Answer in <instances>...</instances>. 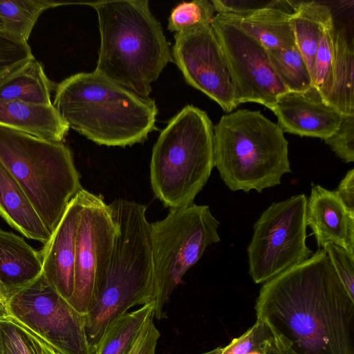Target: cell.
<instances>
[{
    "mask_svg": "<svg viewBox=\"0 0 354 354\" xmlns=\"http://www.w3.org/2000/svg\"><path fill=\"white\" fill-rule=\"evenodd\" d=\"M255 309L297 354H354V299L323 249L266 281Z\"/></svg>",
    "mask_w": 354,
    "mask_h": 354,
    "instance_id": "obj_1",
    "label": "cell"
},
{
    "mask_svg": "<svg viewBox=\"0 0 354 354\" xmlns=\"http://www.w3.org/2000/svg\"><path fill=\"white\" fill-rule=\"evenodd\" d=\"M100 46L95 71L148 98L151 84L173 60L170 44L147 0L91 2Z\"/></svg>",
    "mask_w": 354,
    "mask_h": 354,
    "instance_id": "obj_2",
    "label": "cell"
},
{
    "mask_svg": "<svg viewBox=\"0 0 354 354\" xmlns=\"http://www.w3.org/2000/svg\"><path fill=\"white\" fill-rule=\"evenodd\" d=\"M53 105L69 128L100 145L132 146L143 142L156 129L153 100L95 71L62 81L55 87Z\"/></svg>",
    "mask_w": 354,
    "mask_h": 354,
    "instance_id": "obj_3",
    "label": "cell"
},
{
    "mask_svg": "<svg viewBox=\"0 0 354 354\" xmlns=\"http://www.w3.org/2000/svg\"><path fill=\"white\" fill-rule=\"evenodd\" d=\"M214 160L232 192L261 193L291 173L283 132L259 111L239 109L221 117L214 127Z\"/></svg>",
    "mask_w": 354,
    "mask_h": 354,
    "instance_id": "obj_4",
    "label": "cell"
},
{
    "mask_svg": "<svg viewBox=\"0 0 354 354\" xmlns=\"http://www.w3.org/2000/svg\"><path fill=\"white\" fill-rule=\"evenodd\" d=\"M214 167L212 122L205 111L187 105L169 121L153 145V193L165 207H187L206 185Z\"/></svg>",
    "mask_w": 354,
    "mask_h": 354,
    "instance_id": "obj_5",
    "label": "cell"
},
{
    "mask_svg": "<svg viewBox=\"0 0 354 354\" xmlns=\"http://www.w3.org/2000/svg\"><path fill=\"white\" fill-rule=\"evenodd\" d=\"M0 160L52 234L71 201L83 189L70 149L63 142L0 124Z\"/></svg>",
    "mask_w": 354,
    "mask_h": 354,
    "instance_id": "obj_6",
    "label": "cell"
},
{
    "mask_svg": "<svg viewBox=\"0 0 354 354\" xmlns=\"http://www.w3.org/2000/svg\"><path fill=\"white\" fill-rule=\"evenodd\" d=\"M115 221L110 265L95 305L84 315L91 354L114 320L133 306L153 303L150 223L133 213L120 214Z\"/></svg>",
    "mask_w": 354,
    "mask_h": 354,
    "instance_id": "obj_7",
    "label": "cell"
},
{
    "mask_svg": "<svg viewBox=\"0 0 354 354\" xmlns=\"http://www.w3.org/2000/svg\"><path fill=\"white\" fill-rule=\"evenodd\" d=\"M219 224L209 206L194 203L169 209L165 218L150 223L154 317H165V305L183 275L221 241Z\"/></svg>",
    "mask_w": 354,
    "mask_h": 354,
    "instance_id": "obj_8",
    "label": "cell"
},
{
    "mask_svg": "<svg viewBox=\"0 0 354 354\" xmlns=\"http://www.w3.org/2000/svg\"><path fill=\"white\" fill-rule=\"evenodd\" d=\"M306 203L304 194L272 203L254 224L248 257L255 283H265L313 254L306 242Z\"/></svg>",
    "mask_w": 354,
    "mask_h": 354,
    "instance_id": "obj_9",
    "label": "cell"
},
{
    "mask_svg": "<svg viewBox=\"0 0 354 354\" xmlns=\"http://www.w3.org/2000/svg\"><path fill=\"white\" fill-rule=\"evenodd\" d=\"M6 310L62 354H91L84 315L75 310L42 273L9 297Z\"/></svg>",
    "mask_w": 354,
    "mask_h": 354,
    "instance_id": "obj_10",
    "label": "cell"
},
{
    "mask_svg": "<svg viewBox=\"0 0 354 354\" xmlns=\"http://www.w3.org/2000/svg\"><path fill=\"white\" fill-rule=\"evenodd\" d=\"M118 226L109 205L83 190V203L77 230L74 287L68 301L86 315L93 307L107 273Z\"/></svg>",
    "mask_w": 354,
    "mask_h": 354,
    "instance_id": "obj_11",
    "label": "cell"
},
{
    "mask_svg": "<svg viewBox=\"0 0 354 354\" xmlns=\"http://www.w3.org/2000/svg\"><path fill=\"white\" fill-rule=\"evenodd\" d=\"M211 26L227 64L237 106L257 102L272 111L288 90L276 74L268 50L220 14H216Z\"/></svg>",
    "mask_w": 354,
    "mask_h": 354,
    "instance_id": "obj_12",
    "label": "cell"
},
{
    "mask_svg": "<svg viewBox=\"0 0 354 354\" xmlns=\"http://www.w3.org/2000/svg\"><path fill=\"white\" fill-rule=\"evenodd\" d=\"M171 54L187 83L216 102L223 111L236 106L227 64L211 25L175 33Z\"/></svg>",
    "mask_w": 354,
    "mask_h": 354,
    "instance_id": "obj_13",
    "label": "cell"
},
{
    "mask_svg": "<svg viewBox=\"0 0 354 354\" xmlns=\"http://www.w3.org/2000/svg\"><path fill=\"white\" fill-rule=\"evenodd\" d=\"M272 111L283 132L324 140L337 130L343 117L323 100L314 86L304 92L281 95Z\"/></svg>",
    "mask_w": 354,
    "mask_h": 354,
    "instance_id": "obj_14",
    "label": "cell"
},
{
    "mask_svg": "<svg viewBox=\"0 0 354 354\" xmlns=\"http://www.w3.org/2000/svg\"><path fill=\"white\" fill-rule=\"evenodd\" d=\"M83 190L71 201L50 239L39 252L42 274L67 301L73 292L76 236L82 208Z\"/></svg>",
    "mask_w": 354,
    "mask_h": 354,
    "instance_id": "obj_15",
    "label": "cell"
},
{
    "mask_svg": "<svg viewBox=\"0 0 354 354\" xmlns=\"http://www.w3.org/2000/svg\"><path fill=\"white\" fill-rule=\"evenodd\" d=\"M306 223L312 230L319 249L332 243L354 253V212L344 204L336 190L312 183Z\"/></svg>",
    "mask_w": 354,
    "mask_h": 354,
    "instance_id": "obj_16",
    "label": "cell"
},
{
    "mask_svg": "<svg viewBox=\"0 0 354 354\" xmlns=\"http://www.w3.org/2000/svg\"><path fill=\"white\" fill-rule=\"evenodd\" d=\"M290 1H277L242 16L221 15L236 24L243 31L258 41L267 50L295 45Z\"/></svg>",
    "mask_w": 354,
    "mask_h": 354,
    "instance_id": "obj_17",
    "label": "cell"
},
{
    "mask_svg": "<svg viewBox=\"0 0 354 354\" xmlns=\"http://www.w3.org/2000/svg\"><path fill=\"white\" fill-rule=\"evenodd\" d=\"M41 273L39 252L23 238L0 229V288L7 299Z\"/></svg>",
    "mask_w": 354,
    "mask_h": 354,
    "instance_id": "obj_18",
    "label": "cell"
},
{
    "mask_svg": "<svg viewBox=\"0 0 354 354\" xmlns=\"http://www.w3.org/2000/svg\"><path fill=\"white\" fill-rule=\"evenodd\" d=\"M0 124L35 137L63 142L69 127L51 105L0 100Z\"/></svg>",
    "mask_w": 354,
    "mask_h": 354,
    "instance_id": "obj_19",
    "label": "cell"
},
{
    "mask_svg": "<svg viewBox=\"0 0 354 354\" xmlns=\"http://www.w3.org/2000/svg\"><path fill=\"white\" fill-rule=\"evenodd\" d=\"M0 215L27 238L45 244L51 236L26 194L1 160Z\"/></svg>",
    "mask_w": 354,
    "mask_h": 354,
    "instance_id": "obj_20",
    "label": "cell"
},
{
    "mask_svg": "<svg viewBox=\"0 0 354 354\" xmlns=\"http://www.w3.org/2000/svg\"><path fill=\"white\" fill-rule=\"evenodd\" d=\"M55 88L40 62L33 58L21 64L0 80V100L51 105Z\"/></svg>",
    "mask_w": 354,
    "mask_h": 354,
    "instance_id": "obj_21",
    "label": "cell"
},
{
    "mask_svg": "<svg viewBox=\"0 0 354 354\" xmlns=\"http://www.w3.org/2000/svg\"><path fill=\"white\" fill-rule=\"evenodd\" d=\"M295 44L303 56L314 84L315 60L326 22L333 17L330 8L317 1H290Z\"/></svg>",
    "mask_w": 354,
    "mask_h": 354,
    "instance_id": "obj_22",
    "label": "cell"
},
{
    "mask_svg": "<svg viewBox=\"0 0 354 354\" xmlns=\"http://www.w3.org/2000/svg\"><path fill=\"white\" fill-rule=\"evenodd\" d=\"M354 48L344 28H336L331 88L325 102L342 115H354Z\"/></svg>",
    "mask_w": 354,
    "mask_h": 354,
    "instance_id": "obj_23",
    "label": "cell"
},
{
    "mask_svg": "<svg viewBox=\"0 0 354 354\" xmlns=\"http://www.w3.org/2000/svg\"><path fill=\"white\" fill-rule=\"evenodd\" d=\"M75 3L49 0H0V17L5 32L27 42L41 14L46 10Z\"/></svg>",
    "mask_w": 354,
    "mask_h": 354,
    "instance_id": "obj_24",
    "label": "cell"
},
{
    "mask_svg": "<svg viewBox=\"0 0 354 354\" xmlns=\"http://www.w3.org/2000/svg\"><path fill=\"white\" fill-rule=\"evenodd\" d=\"M154 313V304L127 312L106 329L94 354H127L149 316Z\"/></svg>",
    "mask_w": 354,
    "mask_h": 354,
    "instance_id": "obj_25",
    "label": "cell"
},
{
    "mask_svg": "<svg viewBox=\"0 0 354 354\" xmlns=\"http://www.w3.org/2000/svg\"><path fill=\"white\" fill-rule=\"evenodd\" d=\"M0 354H62L19 322L0 313Z\"/></svg>",
    "mask_w": 354,
    "mask_h": 354,
    "instance_id": "obj_26",
    "label": "cell"
},
{
    "mask_svg": "<svg viewBox=\"0 0 354 354\" xmlns=\"http://www.w3.org/2000/svg\"><path fill=\"white\" fill-rule=\"evenodd\" d=\"M268 52L276 74L288 91L304 92L314 86L306 63L296 44Z\"/></svg>",
    "mask_w": 354,
    "mask_h": 354,
    "instance_id": "obj_27",
    "label": "cell"
},
{
    "mask_svg": "<svg viewBox=\"0 0 354 354\" xmlns=\"http://www.w3.org/2000/svg\"><path fill=\"white\" fill-rule=\"evenodd\" d=\"M212 1L194 0L178 4L168 19V29L175 33L192 31L211 25L216 15Z\"/></svg>",
    "mask_w": 354,
    "mask_h": 354,
    "instance_id": "obj_28",
    "label": "cell"
},
{
    "mask_svg": "<svg viewBox=\"0 0 354 354\" xmlns=\"http://www.w3.org/2000/svg\"><path fill=\"white\" fill-rule=\"evenodd\" d=\"M334 22L332 17L324 24L315 60L314 86L324 101L331 88L336 30Z\"/></svg>",
    "mask_w": 354,
    "mask_h": 354,
    "instance_id": "obj_29",
    "label": "cell"
},
{
    "mask_svg": "<svg viewBox=\"0 0 354 354\" xmlns=\"http://www.w3.org/2000/svg\"><path fill=\"white\" fill-rule=\"evenodd\" d=\"M33 58L35 57L27 42L0 32V80Z\"/></svg>",
    "mask_w": 354,
    "mask_h": 354,
    "instance_id": "obj_30",
    "label": "cell"
},
{
    "mask_svg": "<svg viewBox=\"0 0 354 354\" xmlns=\"http://www.w3.org/2000/svg\"><path fill=\"white\" fill-rule=\"evenodd\" d=\"M348 295L354 299V253L332 243L323 248Z\"/></svg>",
    "mask_w": 354,
    "mask_h": 354,
    "instance_id": "obj_31",
    "label": "cell"
},
{
    "mask_svg": "<svg viewBox=\"0 0 354 354\" xmlns=\"http://www.w3.org/2000/svg\"><path fill=\"white\" fill-rule=\"evenodd\" d=\"M345 163L354 162V115H343L337 130L324 140Z\"/></svg>",
    "mask_w": 354,
    "mask_h": 354,
    "instance_id": "obj_32",
    "label": "cell"
},
{
    "mask_svg": "<svg viewBox=\"0 0 354 354\" xmlns=\"http://www.w3.org/2000/svg\"><path fill=\"white\" fill-rule=\"evenodd\" d=\"M270 333V328L266 322L257 319L256 323L243 335L221 348L220 354H247L252 351L261 349L262 343Z\"/></svg>",
    "mask_w": 354,
    "mask_h": 354,
    "instance_id": "obj_33",
    "label": "cell"
},
{
    "mask_svg": "<svg viewBox=\"0 0 354 354\" xmlns=\"http://www.w3.org/2000/svg\"><path fill=\"white\" fill-rule=\"evenodd\" d=\"M153 318L154 313L146 320L127 354H156L160 333Z\"/></svg>",
    "mask_w": 354,
    "mask_h": 354,
    "instance_id": "obj_34",
    "label": "cell"
},
{
    "mask_svg": "<svg viewBox=\"0 0 354 354\" xmlns=\"http://www.w3.org/2000/svg\"><path fill=\"white\" fill-rule=\"evenodd\" d=\"M336 192L344 204L354 212V169L347 171Z\"/></svg>",
    "mask_w": 354,
    "mask_h": 354,
    "instance_id": "obj_35",
    "label": "cell"
},
{
    "mask_svg": "<svg viewBox=\"0 0 354 354\" xmlns=\"http://www.w3.org/2000/svg\"><path fill=\"white\" fill-rule=\"evenodd\" d=\"M272 336V341L277 354H297L286 340L268 325Z\"/></svg>",
    "mask_w": 354,
    "mask_h": 354,
    "instance_id": "obj_36",
    "label": "cell"
},
{
    "mask_svg": "<svg viewBox=\"0 0 354 354\" xmlns=\"http://www.w3.org/2000/svg\"><path fill=\"white\" fill-rule=\"evenodd\" d=\"M261 349L264 354H277L273 344L272 333H270V336L262 343Z\"/></svg>",
    "mask_w": 354,
    "mask_h": 354,
    "instance_id": "obj_37",
    "label": "cell"
},
{
    "mask_svg": "<svg viewBox=\"0 0 354 354\" xmlns=\"http://www.w3.org/2000/svg\"><path fill=\"white\" fill-rule=\"evenodd\" d=\"M7 298L0 288V313L5 312Z\"/></svg>",
    "mask_w": 354,
    "mask_h": 354,
    "instance_id": "obj_38",
    "label": "cell"
},
{
    "mask_svg": "<svg viewBox=\"0 0 354 354\" xmlns=\"http://www.w3.org/2000/svg\"><path fill=\"white\" fill-rule=\"evenodd\" d=\"M221 351V348H216L213 350L206 351L200 354H220Z\"/></svg>",
    "mask_w": 354,
    "mask_h": 354,
    "instance_id": "obj_39",
    "label": "cell"
},
{
    "mask_svg": "<svg viewBox=\"0 0 354 354\" xmlns=\"http://www.w3.org/2000/svg\"><path fill=\"white\" fill-rule=\"evenodd\" d=\"M247 354H264V353L263 352V351L261 348V349L252 351Z\"/></svg>",
    "mask_w": 354,
    "mask_h": 354,
    "instance_id": "obj_40",
    "label": "cell"
},
{
    "mask_svg": "<svg viewBox=\"0 0 354 354\" xmlns=\"http://www.w3.org/2000/svg\"><path fill=\"white\" fill-rule=\"evenodd\" d=\"M0 32L6 33L4 24H3V21L1 17H0Z\"/></svg>",
    "mask_w": 354,
    "mask_h": 354,
    "instance_id": "obj_41",
    "label": "cell"
}]
</instances>
